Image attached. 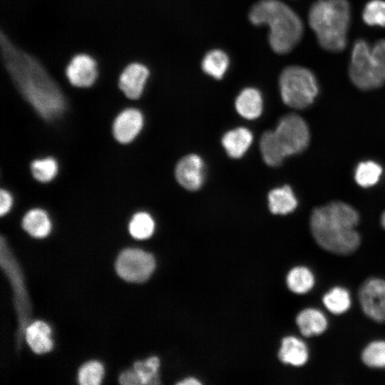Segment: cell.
Masks as SVG:
<instances>
[{
	"label": "cell",
	"mask_w": 385,
	"mask_h": 385,
	"mask_svg": "<svg viewBox=\"0 0 385 385\" xmlns=\"http://www.w3.org/2000/svg\"><path fill=\"white\" fill-rule=\"evenodd\" d=\"M143 125V118L138 110L125 109L116 117L114 121L113 135L121 143H130L139 133Z\"/></svg>",
	"instance_id": "4fadbf2b"
},
{
	"label": "cell",
	"mask_w": 385,
	"mask_h": 385,
	"mask_svg": "<svg viewBox=\"0 0 385 385\" xmlns=\"http://www.w3.org/2000/svg\"><path fill=\"white\" fill-rule=\"evenodd\" d=\"M155 267L153 256L142 250L126 249L118 256L115 268L125 280L143 282L147 280Z\"/></svg>",
	"instance_id": "ba28073f"
},
{
	"label": "cell",
	"mask_w": 385,
	"mask_h": 385,
	"mask_svg": "<svg viewBox=\"0 0 385 385\" xmlns=\"http://www.w3.org/2000/svg\"><path fill=\"white\" fill-rule=\"evenodd\" d=\"M325 308L334 315L346 313L351 306L350 292L341 286H335L324 294L322 298Z\"/></svg>",
	"instance_id": "44dd1931"
},
{
	"label": "cell",
	"mask_w": 385,
	"mask_h": 385,
	"mask_svg": "<svg viewBox=\"0 0 385 385\" xmlns=\"http://www.w3.org/2000/svg\"><path fill=\"white\" fill-rule=\"evenodd\" d=\"M203 161L200 156L195 154L186 155L176 165V180L185 189L196 190L203 183Z\"/></svg>",
	"instance_id": "8fae6325"
},
{
	"label": "cell",
	"mask_w": 385,
	"mask_h": 385,
	"mask_svg": "<svg viewBox=\"0 0 385 385\" xmlns=\"http://www.w3.org/2000/svg\"><path fill=\"white\" fill-rule=\"evenodd\" d=\"M361 360L371 369H385V340L370 342L362 349Z\"/></svg>",
	"instance_id": "cb8c5ba5"
},
{
	"label": "cell",
	"mask_w": 385,
	"mask_h": 385,
	"mask_svg": "<svg viewBox=\"0 0 385 385\" xmlns=\"http://www.w3.org/2000/svg\"><path fill=\"white\" fill-rule=\"evenodd\" d=\"M24 229L35 237H46L51 230V222L46 212L41 209L29 210L24 217Z\"/></svg>",
	"instance_id": "7402d4cb"
},
{
	"label": "cell",
	"mask_w": 385,
	"mask_h": 385,
	"mask_svg": "<svg viewBox=\"0 0 385 385\" xmlns=\"http://www.w3.org/2000/svg\"><path fill=\"white\" fill-rule=\"evenodd\" d=\"M269 208L273 214L287 215L297 206V200L288 185L272 190L268 195Z\"/></svg>",
	"instance_id": "ffe728a7"
},
{
	"label": "cell",
	"mask_w": 385,
	"mask_h": 385,
	"mask_svg": "<svg viewBox=\"0 0 385 385\" xmlns=\"http://www.w3.org/2000/svg\"><path fill=\"white\" fill-rule=\"evenodd\" d=\"M177 384L180 385H196V384H200L201 383L195 378L188 377V378L184 379L180 382H178Z\"/></svg>",
	"instance_id": "d6a6232c"
},
{
	"label": "cell",
	"mask_w": 385,
	"mask_h": 385,
	"mask_svg": "<svg viewBox=\"0 0 385 385\" xmlns=\"http://www.w3.org/2000/svg\"><path fill=\"white\" fill-rule=\"evenodd\" d=\"M296 324L305 337H318L328 328V320L323 312L314 307L300 311L296 317Z\"/></svg>",
	"instance_id": "5bb4252c"
},
{
	"label": "cell",
	"mask_w": 385,
	"mask_h": 385,
	"mask_svg": "<svg viewBox=\"0 0 385 385\" xmlns=\"http://www.w3.org/2000/svg\"><path fill=\"white\" fill-rule=\"evenodd\" d=\"M309 24L319 46L329 52H340L347 43L351 6L347 0H317L308 14Z\"/></svg>",
	"instance_id": "277c9868"
},
{
	"label": "cell",
	"mask_w": 385,
	"mask_h": 385,
	"mask_svg": "<svg viewBox=\"0 0 385 385\" xmlns=\"http://www.w3.org/2000/svg\"><path fill=\"white\" fill-rule=\"evenodd\" d=\"M31 170L35 179L40 182L46 183L51 181L56 176L58 165L54 159L47 158L33 161Z\"/></svg>",
	"instance_id": "f1b7e54d"
},
{
	"label": "cell",
	"mask_w": 385,
	"mask_h": 385,
	"mask_svg": "<svg viewBox=\"0 0 385 385\" xmlns=\"http://www.w3.org/2000/svg\"><path fill=\"white\" fill-rule=\"evenodd\" d=\"M252 141V134L246 128H237L226 133L222 143L227 153L232 158H241Z\"/></svg>",
	"instance_id": "2e32d148"
},
{
	"label": "cell",
	"mask_w": 385,
	"mask_h": 385,
	"mask_svg": "<svg viewBox=\"0 0 385 385\" xmlns=\"http://www.w3.org/2000/svg\"><path fill=\"white\" fill-rule=\"evenodd\" d=\"M362 19L370 26L385 27V1L371 0L363 9Z\"/></svg>",
	"instance_id": "83f0119b"
},
{
	"label": "cell",
	"mask_w": 385,
	"mask_h": 385,
	"mask_svg": "<svg viewBox=\"0 0 385 385\" xmlns=\"http://www.w3.org/2000/svg\"><path fill=\"white\" fill-rule=\"evenodd\" d=\"M358 299L364 314L376 323H385V279L367 278L360 285Z\"/></svg>",
	"instance_id": "9c48e42d"
},
{
	"label": "cell",
	"mask_w": 385,
	"mask_h": 385,
	"mask_svg": "<svg viewBox=\"0 0 385 385\" xmlns=\"http://www.w3.org/2000/svg\"><path fill=\"white\" fill-rule=\"evenodd\" d=\"M250 22L270 28L269 43L277 53L290 52L301 41L304 25L298 14L279 0H260L249 13Z\"/></svg>",
	"instance_id": "3957f363"
},
{
	"label": "cell",
	"mask_w": 385,
	"mask_h": 385,
	"mask_svg": "<svg viewBox=\"0 0 385 385\" xmlns=\"http://www.w3.org/2000/svg\"><path fill=\"white\" fill-rule=\"evenodd\" d=\"M315 283L314 273L306 266H296L292 268L286 277L288 289L297 294L308 293L314 288Z\"/></svg>",
	"instance_id": "d6986e66"
},
{
	"label": "cell",
	"mask_w": 385,
	"mask_h": 385,
	"mask_svg": "<svg viewBox=\"0 0 385 385\" xmlns=\"http://www.w3.org/2000/svg\"><path fill=\"white\" fill-rule=\"evenodd\" d=\"M66 74L73 86L81 88L89 87L97 78V63L89 55L77 54L68 63Z\"/></svg>",
	"instance_id": "30bf717a"
},
{
	"label": "cell",
	"mask_w": 385,
	"mask_h": 385,
	"mask_svg": "<svg viewBox=\"0 0 385 385\" xmlns=\"http://www.w3.org/2000/svg\"><path fill=\"white\" fill-rule=\"evenodd\" d=\"M381 224L384 229H385V210L383 212L381 216Z\"/></svg>",
	"instance_id": "836d02e7"
},
{
	"label": "cell",
	"mask_w": 385,
	"mask_h": 385,
	"mask_svg": "<svg viewBox=\"0 0 385 385\" xmlns=\"http://www.w3.org/2000/svg\"><path fill=\"white\" fill-rule=\"evenodd\" d=\"M279 84L283 102L294 109H303L312 104L319 93L315 75L300 66L285 68L279 76Z\"/></svg>",
	"instance_id": "52a82bcc"
},
{
	"label": "cell",
	"mask_w": 385,
	"mask_h": 385,
	"mask_svg": "<svg viewBox=\"0 0 385 385\" xmlns=\"http://www.w3.org/2000/svg\"><path fill=\"white\" fill-rule=\"evenodd\" d=\"M349 76L356 87L364 91L378 88L385 83V39L373 45L364 39L354 43Z\"/></svg>",
	"instance_id": "8992f818"
},
{
	"label": "cell",
	"mask_w": 385,
	"mask_h": 385,
	"mask_svg": "<svg viewBox=\"0 0 385 385\" xmlns=\"http://www.w3.org/2000/svg\"><path fill=\"white\" fill-rule=\"evenodd\" d=\"M278 357L285 364L302 366L309 361V351L302 340L294 336H287L282 340Z\"/></svg>",
	"instance_id": "9a60e30c"
},
{
	"label": "cell",
	"mask_w": 385,
	"mask_h": 385,
	"mask_svg": "<svg viewBox=\"0 0 385 385\" xmlns=\"http://www.w3.org/2000/svg\"><path fill=\"white\" fill-rule=\"evenodd\" d=\"M50 327L43 322L36 321L26 329V339L31 349L37 354L49 351L53 343Z\"/></svg>",
	"instance_id": "ac0fdd59"
},
{
	"label": "cell",
	"mask_w": 385,
	"mask_h": 385,
	"mask_svg": "<svg viewBox=\"0 0 385 385\" xmlns=\"http://www.w3.org/2000/svg\"><path fill=\"white\" fill-rule=\"evenodd\" d=\"M149 76V70L143 64H128L119 78V88L130 99H138L143 93Z\"/></svg>",
	"instance_id": "7c38bea8"
},
{
	"label": "cell",
	"mask_w": 385,
	"mask_h": 385,
	"mask_svg": "<svg viewBox=\"0 0 385 385\" xmlns=\"http://www.w3.org/2000/svg\"><path fill=\"white\" fill-rule=\"evenodd\" d=\"M381 173L380 165L374 161H364L357 165L354 178L359 185L368 188L378 183Z\"/></svg>",
	"instance_id": "d4e9b609"
},
{
	"label": "cell",
	"mask_w": 385,
	"mask_h": 385,
	"mask_svg": "<svg viewBox=\"0 0 385 385\" xmlns=\"http://www.w3.org/2000/svg\"><path fill=\"white\" fill-rule=\"evenodd\" d=\"M103 376V367L97 361L84 364L78 372V381L81 385H98Z\"/></svg>",
	"instance_id": "f546056e"
},
{
	"label": "cell",
	"mask_w": 385,
	"mask_h": 385,
	"mask_svg": "<svg viewBox=\"0 0 385 385\" xmlns=\"http://www.w3.org/2000/svg\"><path fill=\"white\" fill-rule=\"evenodd\" d=\"M155 229V222L151 216L143 212L133 215L129 223V232L135 239L144 240L150 237Z\"/></svg>",
	"instance_id": "484cf974"
},
{
	"label": "cell",
	"mask_w": 385,
	"mask_h": 385,
	"mask_svg": "<svg viewBox=\"0 0 385 385\" xmlns=\"http://www.w3.org/2000/svg\"><path fill=\"white\" fill-rule=\"evenodd\" d=\"M12 197L10 193L5 190L0 191V214L4 215L6 214L12 206Z\"/></svg>",
	"instance_id": "1f68e13d"
},
{
	"label": "cell",
	"mask_w": 385,
	"mask_h": 385,
	"mask_svg": "<svg viewBox=\"0 0 385 385\" xmlns=\"http://www.w3.org/2000/svg\"><path fill=\"white\" fill-rule=\"evenodd\" d=\"M120 382L125 385H139L142 384L137 372L133 369L127 371L120 376Z\"/></svg>",
	"instance_id": "4dcf8cb0"
},
{
	"label": "cell",
	"mask_w": 385,
	"mask_h": 385,
	"mask_svg": "<svg viewBox=\"0 0 385 385\" xmlns=\"http://www.w3.org/2000/svg\"><path fill=\"white\" fill-rule=\"evenodd\" d=\"M229 66L227 55L220 49L209 51L202 59V68L207 75L220 79Z\"/></svg>",
	"instance_id": "603a6c76"
},
{
	"label": "cell",
	"mask_w": 385,
	"mask_h": 385,
	"mask_svg": "<svg viewBox=\"0 0 385 385\" xmlns=\"http://www.w3.org/2000/svg\"><path fill=\"white\" fill-rule=\"evenodd\" d=\"M159 366V359L156 356H152L144 361L135 362L133 369L138 374L142 384H158L160 383Z\"/></svg>",
	"instance_id": "4316f807"
},
{
	"label": "cell",
	"mask_w": 385,
	"mask_h": 385,
	"mask_svg": "<svg viewBox=\"0 0 385 385\" xmlns=\"http://www.w3.org/2000/svg\"><path fill=\"white\" fill-rule=\"evenodd\" d=\"M309 140L307 123L301 116L290 113L280 119L274 130L263 133L260 150L268 165L278 166L286 157L304 151Z\"/></svg>",
	"instance_id": "5b68a950"
},
{
	"label": "cell",
	"mask_w": 385,
	"mask_h": 385,
	"mask_svg": "<svg viewBox=\"0 0 385 385\" xmlns=\"http://www.w3.org/2000/svg\"><path fill=\"white\" fill-rule=\"evenodd\" d=\"M0 39L4 64L24 98L44 119L61 115L66 100L44 66L34 56L15 46L2 31Z\"/></svg>",
	"instance_id": "6da1fadb"
},
{
	"label": "cell",
	"mask_w": 385,
	"mask_h": 385,
	"mask_svg": "<svg viewBox=\"0 0 385 385\" xmlns=\"http://www.w3.org/2000/svg\"><path fill=\"white\" fill-rule=\"evenodd\" d=\"M359 222V215L353 207L333 201L313 210L309 227L319 247L334 255L348 256L361 245V236L356 230Z\"/></svg>",
	"instance_id": "7a4b0ae2"
},
{
	"label": "cell",
	"mask_w": 385,
	"mask_h": 385,
	"mask_svg": "<svg viewBox=\"0 0 385 385\" xmlns=\"http://www.w3.org/2000/svg\"><path fill=\"white\" fill-rule=\"evenodd\" d=\"M235 107L238 113L247 119L258 118L262 111V98L254 88L242 90L236 98Z\"/></svg>",
	"instance_id": "e0dca14e"
}]
</instances>
